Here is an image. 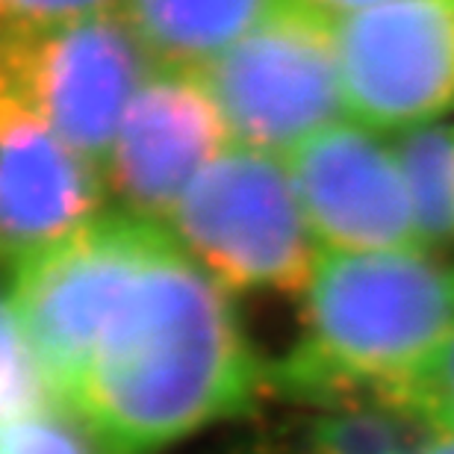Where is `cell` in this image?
I'll list each match as a JSON object with an SVG mask.
<instances>
[{
  "instance_id": "cell-1",
  "label": "cell",
  "mask_w": 454,
  "mask_h": 454,
  "mask_svg": "<svg viewBox=\"0 0 454 454\" xmlns=\"http://www.w3.org/2000/svg\"><path fill=\"white\" fill-rule=\"evenodd\" d=\"M262 393L266 363L227 289L160 231L59 404L113 454H151L248 413Z\"/></svg>"
},
{
  "instance_id": "cell-2",
  "label": "cell",
  "mask_w": 454,
  "mask_h": 454,
  "mask_svg": "<svg viewBox=\"0 0 454 454\" xmlns=\"http://www.w3.org/2000/svg\"><path fill=\"white\" fill-rule=\"evenodd\" d=\"M301 331L266 389L316 407L387 398L454 325V260L428 248L319 251Z\"/></svg>"
},
{
  "instance_id": "cell-3",
  "label": "cell",
  "mask_w": 454,
  "mask_h": 454,
  "mask_svg": "<svg viewBox=\"0 0 454 454\" xmlns=\"http://www.w3.org/2000/svg\"><path fill=\"white\" fill-rule=\"evenodd\" d=\"M168 222L180 248L236 293L301 298L322 251L289 168L242 145L198 171Z\"/></svg>"
},
{
  "instance_id": "cell-4",
  "label": "cell",
  "mask_w": 454,
  "mask_h": 454,
  "mask_svg": "<svg viewBox=\"0 0 454 454\" xmlns=\"http://www.w3.org/2000/svg\"><path fill=\"white\" fill-rule=\"evenodd\" d=\"M195 74L219 106L227 136L271 157L345 115L333 15L304 0H278Z\"/></svg>"
},
{
  "instance_id": "cell-5",
  "label": "cell",
  "mask_w": 454,
  "mask_h": 454,
  "mask_svg": "<svg viewBox=\"0 0 454 454\" xmlns=\"http://www.w3.org/2000/svg\"><path fill=\"white\" fill-rule=\"evenodd\" d=\"M157 62L124 12L0 30V80L86 162L104 171L115 133Z\"/></svg>"
},
{
  "instance_id": "cell-6",
  "label": "cell",
  "mask_w": 454,
  "mask_h": 454,
  "mask_svg": "<svg viewBox=\"0 0 454 454\" xmlns=\"http://www.w3.org/2000/svg\"><path fill=\"white\" fill-rule=\"evenodd\" d=\"M162 224L104 213L83 231L15 266L9 304L53 402H66L98 331Z\"/></svg>"
},
{
  "instance_id": "cell-7",
  "label": "cell",
  "mask_w": 454,
  "mask_h": 454,
  "mask_svg": "<svg viewBox=\"0 0 454 454\" xmlns=\"http://www.w3.org/2000/svg\"><path fill=\"white\" fill-rule=\"evenodd\" d=\"M342 110L413 130L454 110V0H375L333 18Z\"/></svg>"
},
{
  "instance_id": "cell-8",
  "label": "cell",
  "mask_w": 454,
  "mask_h": 454,
  "mask_svg": "<svg viewBox=\"0 0 454 454\" xmlns=\"http://www.w3.org/2000/svg\"><path fill=\"white\" fill-rule=\"evenodd\" d=\"M286 168L322 251L422 248L395 151L375 130L333 121L289 151Z\"/></svg>"
},
{
  "instance_id": "cell-9",
  "label": "cell",
  "mask_w": 454,
  "mask_h": 454,
  "mask_svg": "<svg viewBox=\"0 0 454 454\" xmlns=\"http://www.w3.org/2000/svg\"><path fill=\"white\" fill-rule=\"evenodd\" d=\"M227 142L219 106L195 71L160 68L127 106L101 171L104 189L118 213L162 224Z\"/></svg>"
},
{
  "instance_id": "cell-10",
  "label": "cell",
  "mask_w": 454,
  "mask_h": 454,
  "mask_svg": "<svg viewBox=\"0 0 454 454\" xmlns=\"http://www.w3.org/2000/svg\"><path fill=\"white\" fill-rule=\"evenodd\" d=\"M104 175L0 80V262L33 257L104 215Z\"/></svg>"
},
{
  "instance_id": "cell-11",
  "label": "cell",
  "mask_w": 454,
  "mask_h": 454,
  "mask_svg": "<svg viewBox=\"0 0 454 454\" xmlns=\"http://www.w3.org/2000/svg\"><path fill=\"white\" fill-rule=\"evenodd\" d=\"M278 0H124V15L162 68L198 71L239 42Z\"/></svg>"
},
{
  "instance_id": "cell-12",
  "label": "cell",
  "mask_w": 454,
  "mask_h": 454,
  "mask_svg": "<svg viewBox=\"0 0 454 454\" xmlns=\"http://www.w3.org/2000/svg\"><path fill=\"white\" fill-rule=\"evenodd\" d=\"M434 431L387 398L316 404L307 419L248 454H425Z\"/></svg>"
},
{
  "instance_id": "cell-13",
  "label": "cell",
  "mask_w": 454,
  "mask_h": 454,
  "mask_svg": "<svg viewBox=\"0 0 454 454\" xmlns=\"http://www.w3.org/2000/svg\"><path fill=\"white\" fill-rule=\"evenodd\" d=\"M419 245L454 251V121L404 130L393 145Z\"/></svg>"
},
{
  "instance_id": "cell-14",
  "label": "cell",
  "mask_w": 454,
  "mask_h": 454,
  "mask_svg": "<svg viewBox=\"0 0 454 454\" xmlns=\"http://www.w3.org/2000/svg\"><path fill=\"white\" fill-rule=\"evenodd\" d=\"M0 454H113L71 407L51 402L0 428Z\"/></svg>"
},
{
  "instance_id": "cell-15",
  "label": "cell",
  "mask_w": 454,
  "mask_h": 454,
  "mask_svg": "<svg viewBox=\"0 0 454 454\" xmlns=\"http://www.w3.org/2000/svg\"><path fill=\"white\" fill-rule=\"evenodd\" d=\"M51 402V389L6 295H0V428Z\"/></svg>"
},
{
  "instance_id": "cell-16",
  "label": "cell",
  "mask_w": 454,
  "mask_h": 454,
  "mask_svg": "<svg viewBox=\"0 0 454 454\" xmlns=\"http://www.w3.org/2000/svg\"><path fill=\"white\" fill-rule=\"evenodd\" d=\"M389 402L411 411L434 434L454 437V325L437 348L395 387Z\"/></svg>"
},
{
  "instance_id": "cell-17",
  "label": "cell",
  "mask_w": 454,
  "mask_h": 454,
  "mask_svg": "<svg viewBox=\"0 0 454 454\" xmlns=\"http://www.w3.org/2000/svg\"><path fill=\"white\" fill-rule=\"evenodd\" d=\"M0 4H4L6 27L35 30V27L68 24L89 15L113 12L118 0H0Z\"/></svg>"
},
{
  "instance_id": "cell-18",
  "label": "cell",
  "mask_w": 454,
  "mask_h": 454,
  "mask_svg": "<svg viewBox=\"0 0 454 454\" xmlns=\"http://www.w3.org/2000/svg\"><path fill=\"white\" fill-rule=\"evenodd\" d=\"M304 4H310L316 9H322V12L337 18V15H345V12H354V9H360V6L375 4V0H304Z\"/></svg>"
},
{
  "instance_id": "cell-19",
  "label": "cell",
  "mask_w": 454,
  "mask_h": 454,
  "mask_svg": "<svg viewBox=\"0 0 454 454\" xmlns=\"http://www.w3.org/2000/svg\"><path fill=\"white\" fill-rule=\"evenodd\" d=\"M6 27V18H4V4H0V30Z\"/></svg>"
}]
</instances>
